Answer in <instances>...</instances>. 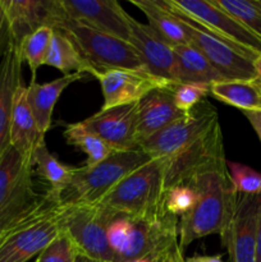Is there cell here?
<instances>
[{"label":"cell","mask_w":261,"mask_h":262,"mask_svg":"<svg viewBox=\"0 0 261 262\" xmlns=\"http://www.w3.org/2000/svg\"><path fill=\"white\" fill-rule=\"evenodd\" d=\"M54 30L51 27H41L28 35L19 45V53L22 61L28 64L32 73V81H35L36 72L41 66H45L46 56L49 54Z\"/></svg>","instance_id":"cell-29"},{"label":"cell","mask_w":261,"mask_h":262,"mask_svg":"<svg viewBox=\"0 0 261 262\" xmlns=\"http://www.w3.org/2000/svg\"><path fill=\"white\" fill-rule=\"evenodd\" d=\"M183 186L192 187L197 192V201L191 211L179 220L182 250L211 234H219L224 243L240 196L230 181L227 166L200 174Z\"/></svg>","instance_id":"cell-1"},{"label":"cell","mask_w":261,"mask_h":262,"mask_svg":"<svg viewBox=\"0 0 261 262\" xmlns=\"http://www.w3.org/2000/svg\"><path fill=\"white\" fill-rule=\"evenodd\" d=\"M130 3L142 10L147 18L148 26L156 31L171 48L191 43L186 26L177 13L164 4L163 0H130Z\"/></svg>","instance_id":"cell-23"},{"label":"cell","mask_w":261,"mask_h":262,"mask_svg":"<svg viewBox=\"0 0 261 262\" xmlns=\"http://www.w3.org/2000/svg\"><path fill=\"white\" fill-rule=\"evenodd\" d=\"M178 83L212 84L224 81L206 56L192 43L173 46Z\"/></svg>","instance_id":"cell-24"},{"label":"cell","mask_w":261,"mask_h":262,"mask_svg":"<svg viewBox=\"0 0 261 262\" xmlns=\"http://www.w3.org/2000/svg\"><path fill=\"white\" fill-rule=\"evenodd\" d=\"M22 63L19 48L8 38L0 58V158L10 147L13 99L22 83Z\"/></svg>","instance_id":"cell-20"},{"label":"cell","mask_w":261,"mask_h":262,"mask_svg":"<svg viewBox=\"0 0 261 262\" xmlns=\"http://www.w3.org/2000/svg\"><path fill=\"white\" fill-rule=\"evenodd\" d=\"M54 30L66 35L76 46L79 55L94 71V77L110 69L147 71L137 50L128 41L67 17L60 19Z\"/></svg>","instance_id":"cell-3"},{"label":"cell","mask_w":261,"mask_h":262,"mask_svg":"<svg viewBox=\"0 0 261 262\" xmlns=\"http://www.w3.org/2000/svg\"><path fill=\"white\" fill-rule=\"evenodd\" d=\"M165 160V189L183 186L206 171L225 168L227 159L220 123H215L201 137Z\"/></svg>","instance_id":"cell-8"},{"label":"cell","mask_w":261,"mask_h":262,"mask_svg":"<svg viewBox=\"0 0 261 262\" xmlns=\"http://www.w3.org/2000/svg\"><path fill=\"white\" fill-rule=\"evenodd\" d=\"M130 229V219L125 216H115L107 227V243L117 255L127 242Z\"/></svg>","instance_id":"cell-35"},{"label":"cell","mask_w":261,"mask_h":262,"mask_svg":"<svg viewBox=\"0 0 261 262\" xmlns=\"http://www.w3.org/2000/svg\"><path fill=\"white\" fill-rule=\"evenodd\" d=\"M78 255L79 252L73 241L60 229L53 242L37 256L36 262H76Z\"/></svg>","instance_id":"cell-32"},{"label":"cell","mask_w":261,"mask_h":262,"mask_svg":"<svg viewBox=\"0 0 261 262\" xmlns=\"http://www.w3.org/2000/svg\"><path fill=\"white\" fill-rule=\"evenodd\" d=\"M246 119L248 120V123L251 124V127L253 128V130L257 135L258 140L261 142V114L260 113H250V112H243Z\"/></svg>","instance_id":"cell-37"},{"label":"cell","mask_w":261,"mask_h":262,"mask_svg":"<svg viewBox=\"0 0 261 262\" xmlns=\"http://www.w3.org/2000/svg\"><path fill=\"white\" fill-rule=\"evenodd\" d=\"M219 122L216 109L204 100L182 119L171 123L140 145L151 159H170Z\"/></svg>","instance_id":"cell-11"},{"label":"cell","mask_w":261,"mask_h":262,"mask_svg":"<svg viewBox=\"0 0 261 262\" xmlns=\"http://www.w3.org/2000/svg\"><path fill=\"white\" fill-rule=\"evenodd\" d=\"M171 86L153 90L138 101V148L143 141L188 114L177 107Z\"/></svg>","instance_id":"cell-19"},{"label":"cell","mask_w":261,"mask_h":262,"mask_svg":"<svg viewBox=\"0 0 261 262\" xmlns=\"http://www.w3.org/2000/svg\"><path fill=\"white\" fill-rule=\"evenodd\" d=\"M178 217L168 211L156 217L130 219L127 242L115 255L114 262H129L136 258L159 260L174 246L179 245Z\"/></svg>","instance_id":"cell-10"},{"label":"cell","mask_w":261,"mask_h":262,"mask_svg":"<svg viewBox=\"0 0 261 262\" xmlns=\"http://www.w3.org/2000/svg\"><path fill=\"white\" fill-rule=\"evenodd\" d=\"M76 262H105V261L95 260V258L87 257V256H84V255H81V253H79V255L77 256V258H76Z\"/></svg>","instance_id":"cell-42"},{"label":"cell","mask_w":261,"mask_h":262,"mask_svg":"<svg viewBox=\"0 0 261 262\" xmlns=\"http://www.w3.org/2000/svg\"><path fill=\"white\" fill-rule=\"evenodd\" d=\"M100 205L59 204V224L71 237L81 255L114 262L115 253L107 243V227L114 219Z\"/></svg>","instance_id":"cell-7"},{"label":"cell","mask_w":261,"mask_h":262,"mask_svg":"<svg viewBox=\"0 0 261 262\" xmlns=\"http://www.w3.org/2000/svg\"><path fill=\"white\" fill-rule=\"evenodd\" d=\"M129 262H158V260L153 257H143V258H136V260H132Z\"/></svg>","instance_id":"cell-43"},{"label":"cell","mask_w":261,"mask_h":262,"mask_svg":"<svg viewBox=\"0 0 261 262\" xmlns=\"http://www.w3.org/2000/svg\"><path fill=\"white\" fill-rule=\"evenodd\" d=\"M95 78L100 82L104 97L101 109L135 104L153 90L176 84L159 78L147 71L133 69H110L97 73Z\"/></svg>","instance_id":"cell-14"},{"label":"cell","mask_w":261,"mask_h":262,"mask_svg":"<svg viewBox=\"0 0 261 262\" xmlns=\"http://www.w3.org/2000/svg\"><path fill=\"white\" fill-rule=\"evenodd\" d=\"M69 19L129 42L130 15L115 0H60Z\"/></svg>","instance_id":"cell-15"},{"label":"cell","mask_w":261,"mask_h":262,"mask_svg":"<svg viewBox=\"0 0 261 262\" xmlns=\"http://www.w3.org/2000/svg\"><path fill=\"white\" fill-rule=\"evenodd\" d=\"M197 201V192L189 186H176L165 191L164 206L174 216H184Z\"/></svg>","instance_id":"cell-34"},{"label":"cell","mask_w":261,"mask_h":262,"mask_svg":"<svg viewBox=\"0 0 261 262\" xmlns=\"http://www.w3.org/2000/svg\"><path fill=\"white\" fill-rule=\"evenodd\" d=\"M129 42L137 50L148 73L171 83H178L173 48L156 31L130 18Z\"/></svg>","instance_id":"cell-18"},{"label":"cell","mask_w":261,"mask_h":262,"mask_svg":"<svg viewBox=\"0 0 261 262\" xmlns=\"http://www.w3.org/2000/svg\"><path fill=\"white\" fill-rule=\"evenodd\" d=\"M7 28V23H5V14H4V9L2 7V3H0V35H2L3 30Z\"/></svg>","instance_id":"cell-40"},{"label":"cell","mask_w":261,"mask_h":262,"mask_svg":"<svg viewBox=\"0 0 261 262\" xmlns=\"http://www.w3.org/2000/svg\"><path fill=\"white\" fill-rule=\"evenodd\" d=\"M42 143L45 135L41 133L27 102V86L20 83L13 99L10 146L33 168V156Z\"/></svg>","instance_id":"cell-21"},{"label":"cell","mask_w":261,"mask_h":262,"mask_svg":"<svg viewBox=\"0 0 261 262\" xmlns=\"http://www.w3.org/2000/svg\"><path fill=\"white\" fill-rule=\"evenodd\" d=\"M253 3H255V4L261 9V0H253Z\"/></svg>","instance_id":"cell-45"},{"label":"cell","mask_w":261,"mask_h":262,"mask_svg":"<svg viewBox=\"0 0 261 262\" xmlns=\"http://www.w3.org/2000/svg\"><path fill=\"white\" fill-rule=\"evenodd\" d=\"M45 66L59 69L64 76L72 73H89L91 76L95 74L89 64L79 55L76 46L69 41L66 35L56 30H54L53 40H51L49 54L46 56Z\"/></svg>","instance_id":"cell-27"},{"label":"cell","mask_w":261,"mask_h":262,"mask_svg":"<svg viewBox=\"0 0 261 262\" xmlns=\"http://www.w3.org/2000/svg\"><path fill=\"white\" fill-rule=\"evenodd\" d=\"M33 168L10 146L0 158V229L3 232L27 217L45 205L46 196L36 191Z\"/></svg>","instance_id":"cell-5"},{"label":"cell","mask_w":261,"mask_h":262,"mask_svg":"<svg viewBox=\"0 0 261 262\" xmlns=\"http://www.w3.org/2000/svg\"><path fill=\"white\" fill-rule=\"evenodd\" d=\"M165 159H153L118 183L97 205L113 216L148 219L166 212Z\"/></svg>","instance_id":"cell-2"},{"label":"cell","mask_w":261,"mask_h":262,"mask_svg":"<svg viewBox=\"0 0 261 262\" xmlns=\"http://www.w3.org/2000/svg\"><path fill=\"white\" fill-rule=\"evenodd\" d=\"M82 123L114 151L140 150L137 138L138 102L101 109Z\"/></svg>","instance_id":"cell-16"},{"label":"cell","mask_w":261,"mask_h":262,"mask_svg":"<svg viewBox=\"0 0 261 262\" xmlns=\"http://www.w3.org/2000/svg\"><path fill=\"white\" fill-rule=\"evenodd\" d=\"M184 262H202L201 256H193V257H189L187 260H184Z\"/></svg>","instance_id":"cell-44"},{"label":"cell","mask_w":261,"mask_h":262,"mask_svg":"<svg viewBox=\"0 0 261 262\" xmlns=\"http://www.w3.org/2000/svg\"><path fill=\"white\" fill-rule=\"evenodd\" d=\"M212 5L232 15L250 32L261 38V9L253 0H210Z\"/></svg>","instance_id":"cell-30"},{"label":"cell","mask_w":261,"mask_h":262,"mask_svg":"<svg viewBox=\"0 0 261 262\" xmlns=\"http://www.w3.org/2000/svg\"><path fill=\"white\" fill-rule=\"evenodd\" d=\"M261 196H238L234 216L223 246L232 262H256L257 248V211Z\"/></svg>","instance_id":"cell-17"},{"label":"cell","mask_w":261,"mask_h":262,"mask_svg":"<svg viewBox=\"0 0 261 262\" xmlns=\"http://www.w3.org/2000/svg\"><path fill=\"white\" fill-rule=\"evenodd\" d=\"M83 77L84 74L82 73H72L48 83L38 84L36 81H31L28 84L27 102L42 135H45L50 128L54 107L64 90Z\"/></svg>","instance_id":"cell-22"},{"label":"cell","mask_w":261,"mask_h":262,"mask_svg":"<svg viewBox=\"0 0 261 262\" xmlns=\"http://www.w3.org/2000/svg\"><path fill=\"white\" fill-rule=\"evenodd\" d=\"M63 135L68 145L74 146L86 154V166L96 165L115 152L99 136L84 127L82 122L67 124Z\"/></svg>","instance_id":"cell-28"},{"label":"cell","mask_w":261,"mask_h":262,"mask_svg":"<svg viewBox=\"0 0 261 262\" xmlns=\"http://www.w3.org/2000/svg\"><path fill=\"white\" fill-rule=\"evenodd\" d=\"M228 173L238 194L261 196V171L245 164L227 160Z\"/></svg>","instance_id":"cell-31"},{"label":"cell","mask_w":261,"mask_h":262,"mask_svg":"<svg viewBox=\"0 0 261 262\" xmlns=\"http://www.w3.org/2000/svg\"><path fill=\"white\" fill-rule=\"evenodd\" d=\"M165 5L220 40L247 53L261 54V38L237 19L211 4L210 0H164Z\"/></svg>","instance_id":"cell-9"},{"label":"cell","mask_w":261,"mask_h":262,"mask_svg":"<svg viewBox=\"0 0 261 262\" xmlns=\"http://www.w3.org/2000/svg\"><path fill=\"white\" fill-rule=\"evenodd\" d=\"M59 204L46 196L45 205L37 212L3 232L0 262H27L40 255L60 232Z\"/></svg>","instance_id":"cell-6"},{"label":"cell","mask_w":261,"mask_h":262,"mask_svg":"<svg viewBox=\"0 0 261 262\" xmlns=\"http://www.w3.org/2000/svg\"><path fill=\"white\" fill-rule=\"evenodd\" d=\"M4 9L8 38L20 42L41 27H51L66 17L60 0H0Z\"/></svg>","instance_id":"cell-13"},{"label":"cell","mask_w":261,"mask_h":262,"mask_svg":"<svg viewBox=\"0 0 261 262\" xmlns=\"http://www.w3.org/2000/svg\"><path fill=\"white\" fill-rule=\"evenodd\" d=\"M151 160L153 159L142 150L115 151L94 166H74L73 178L60 202L71 205L99 204L125 177Z\"/></svg>","instance_id":"cell-4"},{"label":"cell","mask_w":261,"mask_h":262,"mask_svg":"<svg viewBox=\"0 0 261 262\" xmlns=\"http://www.w3.org/2000/svg\"><path fill=\"white\" fill-rule=\"evenodd\" d=\"M256 262H261V200L257 211V248H256Z\"/></svg>","instance_id":"cell-38"},{"label":"cell","mask_w":261,"mask_h":262,"mask_svg":"<svg viewBox=\"0 0 261 262\" xmlns=\"http://www.w3.org/2000/svg\"><path fill=\"white\" fill-rule=\"evenodd\" d=\"M253 68L256 72V79L261 83V54L253 60Z\"/></svg>","instance_id":"cell-39"},{"label":"cell","mask_w":261,"mask_h":262,"mask_svg":"<svg viewBox=\"0 0 261 262\" xmlns=\"http://www.w3.org/2000/svg\"><path fill=\"white\" fill-rule=\"evenodd\" d=\"M158 262H184L181 246H174L171 250H169L168 252L164 253V255L159 258Z\"/></svg>","instance_id":"cell-36"},{"label":"cell","mask_w":261,"mask_h":262,"mask_svg":"<svg viewBox=\"0 0 261 262\" xmlns=\"http://www.w3.org/2000/svg\"><path fill=\"white\" fill-rule=\"evenodd\" d=\"M2 235H3V230L0 229V239H2Z\"/></svg>","instance_id":"cell-46"},{"label":"cell","mask_w":261,"mask_h":262,"mask_svg":"<svg viewBox=\"0 0 261 262\" xmlns=\"http://www.w3.org/2000/svg\"><path fill=\"white\" fill-rule=\"evenodd\" d=\"M33 168L38 178L45 182L49 187L46 196L55 201H61V197L68 189L73 178L74 166H68L60 163L50 151L45 143L36 150L33 156Z\"/></svg>","instance_id":"cell-26"},{"label":"cell","mask_w":261,"mask_h":262,"mask_svg":"<svg viewBox=\"0 0 261 262\" xmlns=\"http://www.w3.org/2000/svg\"><path fill=\"white\" fill-rule=\"evenodd\" d=\"M177 15L186 26L189 42L196 46L206 56L210 64L216 69L217 73L225 81H252V79H256L253 60L260 54L255 55V54L241 50V49L220 40L219 37L207 32L204 28L199 27L196 23L183 17L179 13H177Z\"/></svg>","instance_id":"cell-12"},{"label":"cell","mask_w":261,"mask_h":262,"mask_svg":"<svg viewBox=\"0 0 261 262\" xmlns=\"http://www.w3.org/2000/svg\"><path fill=\"white\" fill-rule=\"evenodd\" d=\"M177 107L183 113H191L210 95L209 84L176 83L171 86Z\"/></svg>","instance_id":"cell-33"},{"label":"cell","mask_w":261,"mask_h":262,"mask_svg":"<svg viewBox=\"0 0 261 262\" xmlns=\"http://www.w3.org/2000/svg\"><path fill=\"white\" fill-rule=\"evenodd\" d=\"M210 95L217 101L241 112L261 114V86L252 81H220L210 84Z\"/></svg>","instance_id":"cell-25"},{"label":"cell","mask_w":261,"mask_h":262,"mask_svg":"<svg viewBox=\"0 0 261 262\" xmlns=\"http://www.w3.org/2000/svg\"><path fill=\"white\" fill-rule=\"evenodd\" d=\"M202 262H224L219 255L216 256H201Z\"/></svg>","instance_id":"cell-41"}]
</instances>
